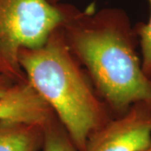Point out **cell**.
I'll return each mask as SVG.
<instances>
[{"instance_id":"6da1fadb","label":"cell","mask_w":151,"mask_h":151,"mask_svg":"<svg viewBox=\"0 0 151 151\" xmlns=\"http://www.w3.org/2000/svg\"><path fill=\"white\" fill-rule=\"evenodd\" d=\"M61 29L97 94L114 117L133 105H151V77L143 69L134 29L124 11L93 12L64 6Z\"/></svg>"},{"instance_id":"7a4b0ae2","label":"cell","mask_w":151,"mask_h":151,"mask_svg":"<svg viewBox=\"0 0 151 151\" xmlns=\"http://www.w3.org/2000/svg\"><path fill=\"white\" fill-rule=\"evenodd\" d=\"M60 26L43 46L22 50L19 60L28 83L82 151L88 136L114 116L72 53Z\"/></svg>"},{"instance_id":"3957f363","label":"cell","mask_w":151,"mask_h":151,"mask_svg":"<svg viewBox=\"0 0 151 151\" xmlns=\"http://www.w3.org/2000/svg\"><path fill=\"white\" fill-rule=\"evenodd\" d=\"M64 19V6L49 0H0V75L26 81L20 52L43 46Z\"/></svg>"},{"instance_id":"277c9868","label":"cell","mask_w":151,"mask_h":151,"mask_svg":"<svg viewBox=\"0 0 151 151\" xmlns=\"http://www.w3.org/2000/svg\"><path fill=\"white\" fill-rule=\"evenodd\" d=\"M151 144V105L139 103L88 136L82 151H145Z\"/></svg>"},{"instance_id":"5b68a950","label":"cell","mask_w":151,"mask_h":151,"mask_svg":"<svg viewBox=\"0 0 151 151\" xmlns=\"http://www.w3.org/2000/svg\"><path fill=\"white\" fill-rule=\"evenodd\" d=\"M54 117L52 109L27 81L14 84L0 97V121L44 126Z\"/></svg>"},{"instance_id":"8992f818","label":"cell","mask_w":151,"mask_h":151,"mask_svg":"<svg viewBox=\"0 0 151 151\" xmlns=\"http://www.w3.org/2000/svg\"><path fill=\"white\" fill-rule=\"evenodd\" d=\"M43 140L40 124L0 121V151H39Z\"/></svg>"},{"instance_id":"52a82bcc","label":"cell","mask_w":151,"mask_h":151,"mask_svg":"<svg viewBox=\"0 0 151 151\" xmlns=\"http://www.w3.org/2000/svg\"><path fill=\"white\" fill-rule=\"evenodd\" d=\"M42 151H78L75 144L56 117L43 126Z\"/></svg>"},{"instance_id":"ba28073f","label":"cell","mask_w":151,"mask_h":151,"mask_svg":"<svg viewBox=\"0 0 151 151\" xmlns=\"http://www.w3.org/2000/svg\"><path fill=\"white\" fill-rule=\"evenodd\" d=\"M150 6V15L149 21L139 24L134 28L140 46L143 69L148 76L151 77V0H148Z\"/></svg>"},{"instance_id":"9c48e42d","label":"cell","mask_w":151,"mask_h":151,"mask_svg":"<svg viewBox=\"0 0 151 151\" xmlns=\"http://www.w3.org/2000/svg\"><path fill=\"white\" fill-rule=\"evenodd\" d=\"M14 84L15 83L12 82L10 80L6 78L5 76L0 75V97L4 96Z\"/></svg>"},{"instance_id":"30bf717a","label":"cell","mask_w":151,"mask_h":151,"mask_svg":"<svg viewBox=\"0 0 151 151\" xmlns=\"http://www.w3.org/2000/svg\"><path fill=\"white\" fill-rule=\"evenodd\" d=\"M51 4H57V3H58V1L59 0H49Z\"/></svg>"},{"instance_id":"8fae6325","label":"cell","mask_w":151,"mask_h":151,"mask_svg":"<svg viewBox=\"0 0 151 151\" xmlns=\"http://www.w3.org/2000/svg\"><path fill=\"white\" fill-rule=\"evenodd\" d=\"M145 151H151V144H150V147H149Z\"/></svg>"}]
</instances>
